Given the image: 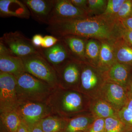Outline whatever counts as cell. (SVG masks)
Here are the masks:
<instances>
[{"instance_id":"cell-18","label":"cell","mask_w":132,"mask_h":132,"mask_svg":"<svg viewBox=\"0 0 132 132\" xmlns=\"http://www.w3.org/2000/svg\"><path fill=\"white\" fill-rule=\"evenodd\" d=\"M82 38L75 36L68 35L59 39L63 42L69 52L70 51L74 55L80 59L81 61L84 62L86 60L85 53L86 42Z\"/></svg>"},{"instance_id":"cell-1","label":"cell","mask_w":132,"mask_h":132,"mask_svg":"<svg viewBox=\"0 0 132 132\" xmlns=\"http://www.w3.org/2000/svg\"><path fill=\"white\" fill-rule=\"evenodd\" d=\"M47 31L58 38L68 35L113 40L120 38L118 20L101 14L50 22Z\"/></svg>"},{"instance_id":"cell-6","label":"cell","mask_w":132,"mask_h":132,"mask_svg":"<svg viewBox=\"0 0 132 132\" xmlns=\"http://www.w3.org/2000/svg\"><path fill=\"white\" fill-rule=\"evenodd\" d=\"M0 43L5 45L12 54L21 59L42 53V49L35 47L31 40L19 31L4 34L0 39Z\"/></svg>"},{"instance_id":"cell-40","label":"cell","mask_w":132,"mask_h":132,"mask_svg":"<svg viewBox=\"0 0 132 132\" xmlns=\"http://www.w3.org/2000/svg\"><path fill=\"white\" fill-rule=\"evenodd\" d=\"M132 1V0H131Z\"/></svg>"},{"instance_id":"cell-9","label":"cell","mask_w":132,"mask_h":132,"mask_svg":"<svg viewBox=\"0 0 132 132\" xmlns=\"http://www.w3.org/2000/svg\"><path fill=\"white\" fill-rule=\"evenodd\" d=\"M0 71L17 78L26 72L21 58L12 54L5 45L0 43Z\"/></svg>"},{"instance_id":"cell-12","label":"cell","mask_w":132,"mask_h":132,"mask_svg":"<svg viewBox=\"0 0 132 132\" xmlns=\"http://www.w3.org/2000/svg\"><path fill=\"white\" fill-rule=\"evenodd\" d=\"M47 49H42V53L45 59L56 71L67 62L70 52L62 41Z\"/></svg>"},{"instance_id":"cell-32","label":"cell","mask_w":132,"mask_h":132,"mask_svg":"<svg viewBox=\"0 0 132 132\" xmlns=\"http://www.w3.org/2000/svg\"><path fill=\"white\" fill-rule=\"evenodd\" d=\"M105 124L104 119L98 118L93 123L89 132H104Z\"/></svg>"},{"instance_id":"cell-25","label":"cell","mask_w":132,"mask_h":132,"mask_svg":"<svg viewBox=\"0 0 132 132\" xmlns=\"http://www.w3.org/2000/svg\"><path fill=\"white\" fill-rule=\"evenodd\" d=\"M104 132H123L125 124L117 116L109 117L105 119Z\"/></svg>"},{"instance_id":"cell-27","label":"cell","mask_w":132,"mask_h":132,"mask_svg":"<svg viewBox=\"0 0 132 132\" xmlns=\"http://www.w3.org/2000/svg\"><path fill=\"white\" fill-rule=\"evenodd\" d=\"M125 0H108L106 9L102 15L115 19Z\"/></svg>"},{"instance_id":"cell-19","label":"cell","mask_w":132,"mask_h":132,"mask_svg":"<svg viewBox=\"0 0 132 132\" xmlns=\"http://www.w3.org/2000/svg\"><path fill=\"white\" fill-rule=\"evenodd\" d=\"M116 62L132 66V47L122 38L113 40Z\"/></svg>"},{"instance_id":"cell-20","label":"cell","mask_w":132,"mask_h":132,"mask_svg":"<svg viewBox=\"0 0 132 132\" xmlns=\"http://www.w3.org/2000/svg\"><path fill=\"white\" fill-rule=\"evenodd\" d=\"M44 132H61L66 123L63 118L52 114L42 119L39 123Z\"/></svg>"},{"instance_id":"cell-23","label":"cell","mask_w":132,"mask_h":132,"mask_svg":"<svg viewBox=\"0 0 132 132\" xmlns=\"http://www.w3.org/2000/svg\"><path fill=\"white\" fill-rule=\"evenodd\" d=\"M90 119L86 116H79L71 119L65 125L63 132H79L84 131L90 125Z\"/></svg>"},{"instance_id":"cell-15","label":"cell","mask_w":132,"mask_h":132,"mask_svg":"<svg viewBox=\"0 0 132 132\" xmlns=\"http://www.w3.org/2000/svg\"><path fill=\"white\" fill-rule=\"evenodd\" d=\"M0 14L3 17H18L28 19L31 16L30 12L22 1L1 0Z\"/></svg>"},{"instance_id":"cell-22","label":"cell","mask_w":132,"mask_h":132,"mask_svg":"<svg viewBox=\"0 0 132 132\" xmlns=\"http://www.w3.org/2000/svg\"><path fill=\"white\" fill-rule=\"evenodd\" d=\"M1 119L9 132H16L21 122L14 110L1 113Z\"/></svg>"},{"instance_id":"cell-24","label":"cell","mask_w":132,"mask_h":132,"mask_svg":"<svg viewBox=\"0 0 132 132\" xmlns=\"http://www.w3.org/2000/svg\"><path fill=\"white\" fill-rule=\"evenodd\" d=\"M93 110L98 118H106L117 116L115 109L109 104L103 101H99L94 105Z\"/></svg>"},{"instance_id":"cell-17","label":"cell","mask_w":132,"mask_h":132,"mask_svg":"<svg viewBox=\"0 0 132 132\" xmlns=\"http://www.w3.org/2000/svg\"><path fill=\"white\" fill-rule=\"evenodd\" d=\"M130 67L116 62L105 72L106 77L109 80L125 88L130 80Z\"/></svg>"},{"instance_id":"cell-13","label":"cell","mask_w":132,"mask_h":132,"mask_svg":"<svg viewBox=\"0 0 132 132\" xmlns=\"http://www.w3.org/2000/svg\"><path fill=\"white\" fill-rule=\"evenodd\" d=\"M109 81L104 85L105 97L114 108L120 110L125 106L128 100L125 88Z\"/></svg>"},{"instance_id":"cell-38","label":"cell","mask_w":132,"mask_h":132,"mask_svg":"<svg viewBox=\"0 0 132 132\" xmlns=\"http://www.w3.org/2000/svg\"><path fill=\"white\" fill-rule=\"evenodd\" d=\"M125 106L130 111H132V96L129 98H128L127 102L125 105Z\"/></svg>"},{"instance_id":"cell-8","label":"cell","mask_w":132,"mask_h":132,"mask_svg":"<svg viewBox=\"0 0 132 132\" xmlns=\"http://www.w3.org/2000/svg\"><path fill=\"white\" fill-rule=\"evenodd\" d=\"M88 16L86 12L76 7L70 0H55L48 24L53 21L80 19Z\"/></svg>"},{"instance_id":"cell-37","label":"cell","mask_w":132,"mask_h":132,"mask_svg":"<svg viewBox=\"0 0 132 132\" xmlns=\"http://www.w3.org/2000/svg\"><path fill=\"white\" fill-rule=\"evenodd\" d=\"M30 132H44V131L41 127L39 124L38 123L33 127Z\"/></svg>"},{"instance_id":"cell-2","label":"cell","mask_w":132,"mask_h":132,"mask_svg":"<svg viewBox=\"0 0 132 132\" xmlns=\"http://www.w3.org/2000/svg\"><path fill=\"white\" fill-rule=\"evenodd\" d=\"M16 79V94L19 101L46 102L55 89L27 72L19 76Z\"/></svg>"},{"instance_id":"cell-5","label":"cell","mask_w":132,"mask_h":132,"mask_svg":"<svg viewBox=\"0 0 132 132\" xmlns=\"http://www.w3.org/2000/svg\"><path fill=\"white\" fill-rule=\"evenodd\" d=\"M14 111L30 132L44 118L52 113L46 102L19 101Z\"/></svg>"},{"instance_id":"cell-29","label":"cell","mask_w":132,"mask_h":132,"mask_svg":"<svg viewBox=\"0 0 132 132\" xmlns=\"http://www.w3.org/2000/svg\"><path fill=\"white\" fill-rule=\"evenodd\" d=\"M118 27L120 38L132 47V30L125 27L118 20Z\"/></svg>"},{"instance_id":"cell-30","label":"cell","mask_w":132,"mask_h":132,"mask_svg":"<svg viewBox=\"0 0 132 132\" xmlns=\"http://www.w3.org/2000/svg\"><path fill=\"white\" fill-rule=\"evenodd\" d=\"M118 116L124 124L132 126V111L125 106L119 111Z\"/></svg>"},{"instance_id":"cell-36","label":"cell","mask_w":132,"mask_h":132,"mask_svg":"<svg viewBox=\"0 0 132 132\" xmlns=\"http://www.w3.org/2000/svg\"><path fill=\"white\" fill-rule=\"evenodd\" d=\"M16 132H30V131L26 125L21 122Z\"/></svg>"},{"instance_id":"cell-41","label":"cell","mask_w":132,"mask_h":132,"mask_svg":"<svg viewBox=\"0 0 132 132\" xmlns=\"http://www.w3.org/2000/svg\"></svg>"},{"instance_id":"cell-33","label":"cell","mask_w":132,"mask_h":132,"mask_svg":"<svg viewBox=\"0 0 132 132\" xmlns=\"http://www.w3.org/2000/svg\"><path fill=\"white\" fill-rule=\"evenodd\" d=\"M43 37L40 34H37L34 35L31 39L33 46L38 49H41Z\"/></svg>"},{"instance_id":"cell-26","label":"cell","mask_w":132,"mask_h":132,"mask_svg":"<svg viewBox=\"0 0 132 132\" xmlns=\"http://www.w3.org/2000/svg\"><path fill=\"white\" fill-rule=\"evenodd\" d=\"M108 1L106 0H88L87 13L90 14H102L106 9Z\"/></svg>"},{"instance_id":"cell-14","label":"cell","mask_w":132,"mask_h":132,"mask_svg":"<svg viewBox=\"0 0 132 132\" xmlns=\"http://www.w3.org/2000/svg\"><path fill=\"white\" fill-rule=\"evenodd\" d=\"M80 83L82 90L86 91L93 90L102 81V72L94 67L86 65L80 61Z\"/></svg>"},{"instance_id":"cell-16","label":"cell","mask_w":132,"mask_h":132,"mask_svg":"<svg viewBox=\"0 0 132 132\" xmlns=\"http://www.w3.org/2000/svg\"><path fill=\"white\" fill-rule=\"evenodd\" d=\"M100 52L97 68L101 72H106L116 62L113 40L100 41Z\"/></svg>"},{"instance_id":"cell-28","label":"cell","mask_w":132,"mask_h":132,"mask_svg":"<svg viewBox=\"0 0 132 132\" xmlns=\"http://www.w3.org/2000/svg\"><path fill=\"white\" fill-rule=\"evenodd\" d=\"M132 16L131 0H125L115 16L116 20H120Z\"/></svg>"},{"instance_id":"cell-39","label":"cell","mask_w":132,"mask_h":132,"mask_svg":"<svg viewBox=\"0 0 132 132\" xmlns=\"http://www.w3.org/2000/svg\"><path fill=\"white\" fill-rule=\"evenodd\" d=\"M128 84H129V85H130V89H131V91L132 92V78L131 79H130Z\"/></svg>"},{"instance_id":"cell-34","label":"cell","mask_w":132,"mask_h":132,"mask_svg":"<svg viewBox=\"0 0 132 132\" xmlns=\"http://www.w3.org/2000/svg\"><path fill=\"white\" fill-rule=\"evenodd\" d=\"M70 1L75 6L80 9L84 10L88 14V0H70Z\"/></svg>"},{"instance_id":"cell-7","label":"cell","mask_w":132,"mask_h":132,"mask_svg":"<svg viewBox=\"0 0 132 132\" xmlns=\"http://www.w3.org/2000/svg\"><path fill=\"white\" fill-rule=\"evenodd\" d=\"M16 79L10 74L0 72V112L13 111L19 100L16 91Z\"/></svg>"},{"instance_id":"cell-4","label":"cell","mask_w":132,"mask_h":132,"mask_svg":"<svg viewBox=\"0 0 132 132\" xmlns=\"http://www.w3.org/2000/svg\"><path fill=\"white\" fill-rule=\"evenodd\" d=\"M22 59L26 72L46 82L53 88L59 87L57 71L45 59L42 53Z\"/></svg>"},{"instance_id":"cell-10","label":"cell","mask_w":132,"mask_h":132,"mask_svg":"<svg viewBox=\"0 0 132 132\" xmlns=\"http://www.w3.org/2000/svg\"><path fill=\"white\" fill-rule=\"evenodd\" d=\"M54 0H24L31 15L37 21L48 24V19L53 7Z\"/></svg>"},{"instance_id":"cell-3","label":"cell","mask_w":132,"mask_h":132,"mask_svg":"<svg viewBox=\"0 0 132 132\" xmlns=\"http://www.w3.org/2000/svg\"><path fill=\"white\" fill-rule=\"evenodd\" d=\"M58 87L52 92L46 102L52 114L62 117L81 110L83 105L81 95L75 91H66Z\"/></svg>"},{"instance_id":"cell-35","label":"cell","mask_w":132,"mask_h":132,"mask_svg":"<svg viewBox=\"0 0 132 132\" xmlns=\"http://www.w3.org/2000/svg\"><path fill=\"white\" fill-rule=\"evenodd\" d=\"M120 22L123 26L132 30V16L123 19V20H118Z\"/></svg>"},{"instance_id":"cell-31","label":"cell","mask_w":132,"mask_h":132,"mask_svg":"<svg viewBox=\"0 0 132 132\" xmlns=\"http://www.w3.org/2000/svg\"><path fill=\"white\" fill-rule=\"evenodd\" d=\"M59 38L52 35H46L43 37L42 48L47 49L53 46L59 42Z\"/></svg>"},{"instance_id":"cell-21","label":"cell","mask_w":132,"mask_h":132,"mask_svg":"<svg viewBox=\"0 0 132 132\" xmlns=\"http://www.w3.org/2000/svg\"><path fill=\"white\" fill-rule=\"evenodd\" d=\"M95 40L92 39L87 42L85 56L86 60L97 67L100 52L101 43Z\"/></svg>"},{"instance_id":"cell-11","label":"cell","mask_w":132,"mask_h":132,"mask_svg":"<svg viewBox=\"0 0 132 132\" xmlns=\"http://www.w3.org/2000/svg\"><path fill=\"white\" fill-rule=\"evenodd\" d=\"M80 61L67 62L57 71L59 77V87L77 85L80 80Z\"/></svg>"}]
</instances>
